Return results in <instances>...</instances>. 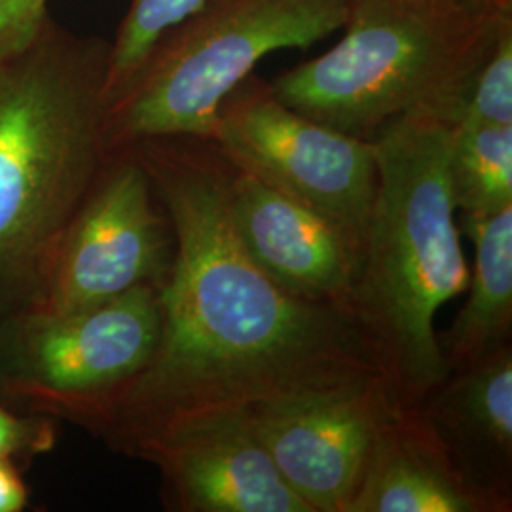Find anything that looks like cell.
I'll return each mask as SVG.
<instances>
[{
  "mask_svg": "<svg viewBox=\"0 0 512 512\" xmlns=\"http://www.w3.org/2000/svg\"><path fill=\"white\" fill-rule=\"evenodd\" d=\"M385 382L247 406L256 439L311 512H348L385 416Z\"/></svg>",
  "mask_w": 512,
  "mask_h": 512,
  "instance_id": "cell-9",
  "label": "cell"
},
{
  "mask_svg": "<svg viewBox=\"0 0 512 512\" xmlns=\"http://www.w3.org/2000/svg\"><path fill=\"white\" fill-rule=\"evenodd\" d=\"M452 135V122L420 109L370 139L378 184L349 311L404 408L448 376L435 319L469 285L448 173Z\"/></svg>",
  "mask_w": 512,
  "mask_h": 512,
  "instance_id": "cell-3",
  "label": "cell"
},
{
  "mask_svg": "<svg viewBox=\"0 0 512 512\" xmlns=\"http://www.w3.org/2000/svg\"><path fill=\"white\" fill-rule=\"evenodd\" d=\"M228 209L243 249L281 289L349 310L359 253L334 224L232 165Z\"/></svg>",
  "mask_w": 512,
  "mask_h": 512,
  "instance_id": "cell-11",
  "label": "cell"
},
{
  "mask_svg": "<svg viewBox=\"0 0 512 512\" xmlns=\"http://www.w3.org/2000/svg\"><path fill=\"white\" fill-rule=\"evenodd\" d=\"M205 0H131L114 42H110L107 105L143 67L154 46Z\"/></svg>",
  "mask_w": 512,
  "mask_h": 512,
  "instance_id": "cell-16",
  "label": "cell"
},
{
  "mask_svg": "<svg viewBox=\"0 0 512 512\" xmlns=\"http://www.w3.org/2000/svg\"><path fill=\"white\" fill-rule=\"evenodd\" d=\"M6 346H8V321H2V319H0V387H2V380H4Z\"/></svg>",
  "mask_w": 512,
  "mask_h": 512,
  "instance_id": "cell-21",
  "label": "cell"
},
{
  "mask_svg": "<svg viewBox=\"0 0 512 512\" xmlns=\"http://www.w3.org/2000/svg\"><path fill=\"white\" fill-rule=\"evenodd\" d=\"M173 256V226L145 165L133 150L116 152L74 215L37 304L25 315H61L141 285L162 287Z\"/></svg>",
  "mask_w": 512,
  "mask_h": 512,
  "instance_id": "cell-8",
  "label": "cell"
},
{
  "mask_svg": "<svg viewBox=\"0 0 512 512\" xmlns=\"http://www.w3.org/2000/svg\"><path fill=\"white\" fill-rule=\"evenodd\" d=\"M110 44L54 19L0 55V319L37 304L69 224L109 156Z\"/></svg>",
  "mask_w": 512,
  "mask_h": 512,
  "instance_id": "cell-2",
  "label": "cell"
},
{
  "mask_svg": "<svg viewBox=\"0 0 512 512\" xmlns=\"http://www.w3.org/2000/svg\"><path fill=\"white\" fill-rule=\"evenodd\" d=\"M349 0H205L107 105V156L150 139L211 141L220 107L272 52L340 31Z\"/></svg>",
  "mask_w": 512,
  "mask_h": 512,
  "instance_id": "cell-5",
  "label": "cell"
},
{
  "mask_svg": "<svg viewBox=\"0 0 512 512\" xmlns=\"http://www.w3.org/2000/svg\"><path fill=\"white\" fill-rule=\"evenodd\" d=\"M54 418L25 412L0 401V461L27 469L33 459L54 450Z\"/></svg>",
  "mask_w": 512,
  "mask_h": 512,
  "instance_id": "cell-18",
  "label": "cell"
},
{
  "mask_svg": "<svg viewBox=\"0 0 512 512\" xmlns=\"http://www.w3.org/2000/svg\"><path fill=\"white\" fill-rule=\"evenodd\" d=\"M448 120L454 126H512V18L497 31Z\"/></svg>",
  "mask_w": 512,
  "mask_h": 512,
  "instance_id": "cell-17",
  "label": "cell"
},
{
  "mask_svg": "<svg viewBox=\"0 0 512 512\" xmlns=\"http://www.w3.org/2000/svg\"><path fill=\"white\" fill-rule=\"evenodd\" d=\"M458 224L475 245V272L463 308L437 334L448 370L511 346L512 336V205L494 215L461 213Z\"/></svg>",
  "mask_w": 512,
  "mask_h": 512,
  "instance_id": "cell-14",
  "label": "cell"
},
{
  "mask_svg": "<svg viewBox=\"0 0 512 512\" xmlns=\"http://www.w3.org/2000/svg\"><path fill=\"white\" fill-rule=\"evenodd\" d=\"M211 143L222 158L334 224L361 249L374 205V145L281 103L253 74L220 107Z\"/></svg>",
  "mask_w": 512,
  "mask_h": 512,
  "instance_id": "cell-7",
  "label": "cell"
},
{
  "mask_svg": "<svg viewBox=\"0 0 512 512\" xmlns=\"http://www.w3.org/2000/svg\"><path fill=\"white\" fill-rule=\"evenodd\" d=\"M126 150L145 165L175 236L162 332L148 365L71 423L131 456L192 414L385 382L351 311L287 293L247 255L228 209L230 165L211 141Z\"/></svg>",
  "mask_w": 512,
  "mask_h": 512,
  "instance_id": "cell-1",
  "label": "cell"
},
{
  "mask_svg": "<svg viewBox=\"0 0 512 512\" xmlns=\"http://www.w3.org/2000/svg\"><path fill=\"white\" fill-rule=\"evenodd\" d=\"M450 190L458 213L494 215L512 205V126H454Z\"/></svg>",
  "mask_w": 512,
  "mask_h": 512,
  "instance_id": "cell-15",
  "label": "cell"
},
{
  "mask_svg": "<svg viewBox=\"0 0 512 512\" xmlns=\"http://www.w3.org/2000/svg\"><path fill=\"white\" fill-rule=\"evenodd\" d=\"M348 512H505L469 486L414 408L395 404Z\"/></svg>",
  "mask_w": 512,
  "mask_h": 512,
  "instance_id": "cell-13",
  "label": "cell"
},
{
  "mask_svg": "<svg viewBox=\"0 0 512 512\" xmlns=\"http://www.w3.org/2000/svg\"><path fill=\"white\" fill-rule=\"evenodd\" d=\"M509 18L476 0H349L342 40L268 84L287 107L368 141L412 110L448 120Z\"/></svg>",
  "mask_w": 512,
  "mask_h": 512,
  "instance_id": "cell-4",
  "label": "cell"
},
{
  "mask_svg": "<svg viewBox=\"0 0 512 512\" xmlns=\"http://www.w3.org/2000/svg\"><path fill=\"white\" fill-rule=\"evenodd\" d=\"M131 458L160 471L167 511L311 512L256 439L247 406L173 421L141 442Z\"/></svg>",
  "mask_w": 512,
  "mask_h": 512,
  "instance_id": "cell-10",
  "label": "cell"
},
{
  "mask_svg": "<svg viewBox=\"0 0 512 512\" xmlns=\"http://www.w3.org/2000/svg\"><path fill=\"white\" fill-rule=\"evenodd\" d=\"M480 4H486L490 8H495L499 12H511L512 14V0H476Z\"/></svg>",
  "mask_w": 512,
  "mask_h": 512,
  "instance_id": "cell-22",
  "label": "cell"
},
{
  "mask_svg": "<svg viewBox=\"0 0 512 512\" xmlns=\"http://www.w3.org/2000/svg\"><path fill=\"white\" fill-rule=\"evenodd\" d=\"M29 505V488L21 476V467L12 461H0V512H21Z\"/></svg>",
  "mask_w": 512,
  "mask_h": 512,
  "instance_id": "cell-20",
  "label": "cell"
},
{
  "mask_svg": "<svg viewBox=\"0 0 512 512\" xmlns=\"http://www.w3.org/2000/svg\"><path fill=\"white\" fill-rule=\"evenodd\" d=\"M50 0H0V55L16 52L48 19Z\"/></svg>",
  "mask_w": 512,
  "mask_h": 512,
  "instance_id": "cell-19",
  "label": "cell"
},
{
  "mask_svg": "<svg viewBox=\"0 0 512 512\" xmlns=\"http://www.w3.org/2000/svg\"><path fill=\"white\" fill-rule=\"evenodd\" d=\"M461 478L512 509V346L450 370L412 406Z\"/></svg>",
  "mask_w": 512,
  "mask_h": 512,
  "instance_id": "cell-12",
  "label": "cell"
},
{
  "mask_svg": "<svg viewBox=\"0 0 512 512\" xmlns=\"http://www.w3.org/2000/svg\"><path fill=\"white\" fill-rule=\"evenodd\" d=\"M160 332L156 285L61 315H21L8 321L0 401L71 423L148 365Z\"/></svg>",
  "mask_w": 512,
  "mask_h": 512,
  "instance_id": "cell-6",
  "label": "cell"
}]
</instances>
